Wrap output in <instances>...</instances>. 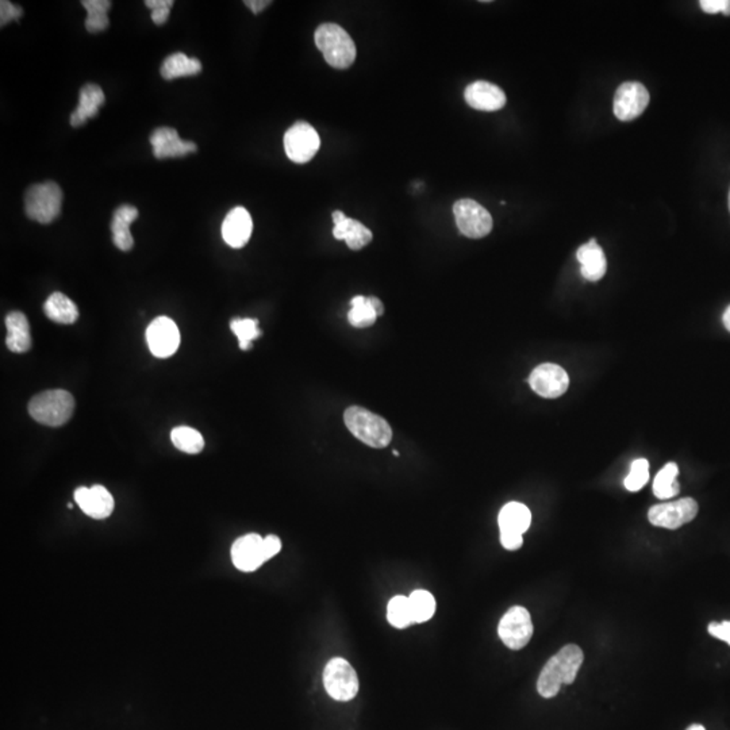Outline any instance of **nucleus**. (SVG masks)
I'll return each mask as SVG.
<instances>
[{"label": "nucleus", "mask_w": 730, "mask_h": 730, "mask_svg": "<svg viewBox=\"0 0 730 730\" xmlns=\"http://www.w3.org/2000/svg\"><path fill=\"white\" fill-rule=\"evenodd\" d=\"M468 106L479 111L493 112L504 109L507 99L504 90L488 81L479 80L468 86L464 91Z\"/></svg>", "instance_id": "18"}, {"label": "nucleus", "mask_w": 730, "mask_h": 730, "mask_svg": "<svg viewBox=\"0 0 730 730\" xmlns=\"http://www.w3.org/2000/svg\"><path fill=\"white\" fill-rule=\"evenodd\" d=\"M324 690L333 700L348 702L357 695L358 677L349 661L342 658L329 660L324 671Z\"/></svg>", "instance_id": "7"}, {"label": "nucleus", "mask_w": 730, "mask_h": 730, "mask_svg": "<svg viewBox=\"0 0 730 730\" xmlns=\"http://www.w3.org/2000/svg\"><path fill=\"white\" fill-rule=\"evenodd\" d=\"M701 9L708 14L722 12L726 17H730V0H702Z\"/></svg>", "instance_id": "37"}, {"label": "nucleus", "mask_w": 730, "mask_h": 730, "mask_svg": "<svg viewBox=\"0 0 730 730\" xmlns=\"http://www.w3.org/2000/svg\"><path fill=\"white\" fill-rule=\"evenodd\" d=\"M145 6L152 10V21L156 25H164L168 21L174 2L172 0H148Z\"/></svg>", "instance_id": "35"}, {"label": "nucleus", "mask_w": 730, "mask_h": 730, "mask_svg": "<svg viewBox=\"0 0 730 730\" xmlns=\"http://www.w3.org/2000/svg\"><path fill=\"white\" fill-rule=\"evenodd\" d=\"M350 305H352V308H350L349 313H348V319H349V324H352V326L357 329H364L370 328V326L375 324L378 314H376L375 308L371 305L370 298L357 295V297L352 298Z\"/></svg>", "instance_id": "30"}, {"label": "nucleus", "mask_w": 730, "mask_h": 730, "mask_svg": "<svg viewBox=\"0 0 730 730\" xmlns=\"http://www.w3.org/2000/svg\"><path fill=\"white\" fill-rule=\"evenodd\" d=\"M709 633L730 645V621L711 622L709 625Z\"/></svg>", "instance_id": "38"}, {"label": "nucleus", "mask_w": 730, "mask_h": 730, "mask_svg": "<svg viewBox=\"0 0 730 730\" xmlns=\"http://www.w3.org/2000/svg\"><path fill=\"white\" fill-rule=\"evenodd\" d=\"M585 655L574 644L565 645L544 666L537 680V692L543 698H554L564 685H572L582 667Z\"/></svg>", "instance_id": "1"}, {"label": "nucleus", "mask_w": 730, "mask_h": 730, "mask_svg": "<svg viewBox=\"0 0 730 730\" xmlns=\"http://www.w3.org/2000/svg\"><path fill=\"white\" fill-rule=\"evenodd\" d=\"M677 473H679L677 465L675 463H668L656 475L655 481H653V494L659 499H669L679 494L680 486L677 480Z\"/></svg>", "instance_id": "29"}, {"label": "nucleus", "mask_w": 730, "mask_h": 730, "mask_svg": "<svg viewBox=\"0 0 730 730\" xmlns=\"http://www.w3.org/2000/svg\"><path fill=\"white\" fill-rule=\"evenodd\" d=\"M62 191L54 182L31 185L25 193V213L38 224H52L62 214Z\"/></svg>", "instance_id": "5"}, {"label": "nucleus", "mask_w": 730, "mask_h": 730, "mask_svg": "<svg viewBox=\"0 0 730 730\" xmlns=\"http://www.w3.org/2000/svg\"><path fill=\"white\" fill-rule=\"evenodd\" d=\"M316 45L324 60L336 70H348L356 60V45L352 37L336 23H324L314 34Z\"/></svg>", "instance_id": "2"}, {"label": "nucleus", "mask_w": 730, "mask_h": 730, "mask_svg": "<svg viewBox=\"0 0 730 730\" xmlns=\"http://www.w3.org/2000/svg\"><path fill=\"white\" fill-rule=\"evenodd\" d=\"M230 329L237 336L241 350H250L253 341L261 336L258 319L234 318L230 322Z\"/></svg>", "instance_id": "33"}, {"label": "nucleus", "mask_w": 730, "mask_h": 730, "mask_svg": "<svg viewBox=\"0 0 730 730\" xmlns=\"http://www.w3.org/2000/svg\"><path fill=\"white\" fill-rule=\"evenodd\" d=\"M387 619L397 629H405L414 624L410 611L409 596L397 595L389 602Z\"/></svg>", "instance_id": "32"}, {"label": "nucleus", "mask_w": 730, "mask_h": 730, "mask_svg": "<svg viewBox=\"0 0 730 730\" xmlns=\"http://www.w3.org/2000/svg\"><path fill=\"white\" fill-rule=\"evenodd\" d=\"M75 501L88 517L95 520L110 517L114 510V498L103 486L78 487L75 491Z\"/></svg>", "instance_id": "17"}, {"label": "nucleus", "mask_w": 730, "mask_h": 730, "mask_svg": "<svg viewBox=\"0 0 730 730\" xmlns=\"http://www.w3.org/2000/svg\"><path fill=\"white\" fill-rule=\"evenodd\" d=\"M332 217H333L334 225L339 224V222L344 221V219L347 218V216H345L342 211L339 210L334 211L333 216Z\"/></svg>", "instance_id": "43"}, {"label": "nucleus", "mask_w": 730, "mask_h": 730, "mask_svg": "<svg viewBox=\"0 0 730 730\" xmlns=\"http://www.w3.org/2000/svg\"><path fill=\"white\" fill-rule=\"evenodd\" d=\"M344 421L350 433L371 448L383 449L391 442L392 429L390 423L381 415L360 406L348 407Z\"/></svg>", "instance_id": "3"}, {"label": "nucleus", "mask_w": 730, "mask_h": 730, "mask_svg": "<svg viewBox=\"0 0 730 730\" xmlns=\"http://www.w3.org/2000/svg\"><path fill=\"white\" fill-rule=\"evenodd\" d=\"M6 344L12 352L25 353L31 348L30 324L22 311H12L6 316Z\"/></svg>", "instance_id": "23"}, {"label": "nucleus", "mask_w": 730, "mask_h": 730, "mask_svg": "<svg viewBox=\"0 0 730 730\" xmlns=\"http://www.w3.org/2000/svg\"><path fill=\"white\" fill-rule=\"evenodd\" d=\"M104 101H106V96H104L103 90L98 85H94V83L86 85L78 94V107L70 114V125L73 127H85L88 119L98 115L99 110L104 104Z\"/></svg>", "instance_id": "20"}, {"label": "nucleus", "mask_w": 730, "mask_h": 730, "mask_svg": "<svg viewBox=\"0 0 730 730\" xmlns=\"http://www.w3.org/2000/svg\"><path fill=\"white\" fill-rule=\"evenodd\" d=\"M153 156L159 160L176 159L198 151L196 144L183 141L172 127H157L151 135Z\"/></svg>", "instance_id": "16"}, {"label": "nucleus", "mask_w": 730, "mask_h": 730, "mask_svg": "<svg viewBox=\"0 0 730 730\" xmlns=\"http://www.w3.org/2000/svg\"><path fill=\"white\" fill-rule=\"evenodd\" d=\"M722 322H724L725 328H726V331L730 333V306L725 310L724 316H722Z\"/></svg>", "instance_id": "42"}, {"label": "nucleus", "mask_w": 730, "mask_h": 730, "mask_svg": "<svg viewBox=\"0 0 730 730\" xmlns=\"http://www.w3.org/2000/svg\"><path fill=\"white\" fill-rule=\"evenodd\" d=\"M201 72V64L198 59L185 56V53L171 54L167 57L160 68L162 78L166 80H175V78H187V76L199 75Z\"/></svg>", "instance_id": "25"}, {"label": "nucleus", "mask_w": 730, "mask_h": 730, "mask_svg": "<svg viewBox=\"0 0 730 730\" xmlns=\"http://www.w3.org/2000/svg\"><path fill=\"white\" fill-rule=\"evenodd\" d=\"M333 235L337 240H344L352 250H360L367 247L373 237V232L367 226L348 217L344 221L334 225Z\"/></svg>", "instance_id": "24"}, {"label": "nucleus", "mask_w": 730, "mask_h": 730, "mask_svg": "<svg viewBox=\"0 0 730 730\" xmlns=\"http://www.w3.org/2000/svg\"><path fill=\"white\" fill-rule=\"evenodd\" d=\"M264 538L256 533L242 536L232 546V559L240 571L253 572L267 562Z\"/></svg>", "instance_id": "15"}, {"label": "nucleus", "mask_w": 730, "mask_h": 730, "mask_svg": "<svg viewBox=\"0 0 730 730\" xmlns=\"http://www.w3.org/2000/svg\"><path fill=\"white\" fill-rule=\"evenodd\" d=\"M577 258L582 266L580 272L588 282H598L606 274V256L595 238H591L587 243L578 250Z\"/></svg>", "instance_id": "21"}, {"label": "nucleus", "mask_w": 730, "mask_h": 730, "mask_svg": "<svg viewBox=\"0 0 730 730\" xmlns=\"http://www.w3.org/2000/svg\"><path fill=\"white\" fill-rule=\"evenodd\" d=\"M649 93L638 81H627L619 86L614 96V114L622 122L640 117L649 104Z\"/></svg>", "instance_id": "14"}, {"label": "nucleus", "mask_w": 730, "mask_h": 730, "mask_svg": "<svg viewBox=\"0 0 730 730\" xmlns=\"http://www.w3.org/2000/svg\"><path fill=\"white\" fill-rule=\"evenodd\" d=\"M455 219L460 233L468 238H483L493 230V217L473 199H460L454 205Z\"/></svg>", "instance_id": "8"}, {"label": "nucleus", "mask_w": 730, "mask_h": 730, "mask_svg": "<svg viewBox=\"0 0 730 730\" xmlns=\"http://www.w3.org/2000/svg\"><path fill=\"white\" fill-rule=\"evenodd\" d=\"M146 342L154 357H171L180 347L179 328L168 316H159L146 329Z\"/></svg>", "instance_id": "12"}, {"label": "nucleus", "mask_w": 730, "mask_h": 730, "mask_svg": "<svg viewBox=\"0 0 730 730\" xmlns=\"http://www.w3.org/2000/svg\"><path fill=\"white\" fill-rule=\"evenodd\" d=\"M171 439L175 448L185 452V454H201L205 448L203 436L195 429L190 428V426H177V428H175L171 433Z\"/></svg>", "instance_id": "28"}, {"label": "nucleus", "mask_w": 730, "mask_h": 730, "mask_svg": "<svg viewBox=\"0 0 730 730\" xmlns=\"http://www.w3.org/2000/svg\"><path fill=\"white\" fill-rule=\"evenodd\" d=\"M137 218L138 210L135 206L122 205L115 210L111 222L112 241L122 252H129L135 245L130 225Z\"/></svg>", "instance_id": "22"}, {"label": "nucleus", "mask_w": 730, "mask_h": 730, "mask_svg": "<svg viewBox=\"0 0 730 730\" xmlns=\"http://www.w3.org/2000/svg\"><path fill=\"white\" fill-rule=\"evenodd\" d=\"M252 230V217L247 209L235 208L229 211L222 224V237L229 247L240 250L247 245Z\"/></svg>", "instance_id": "19"}, {"label": "nucleus", "mask_w": 730, "mask_h": 730, "mask_svg": "<svg viewBox=\"0 0 730 730\" xmlns=\"http://www.w3.org/2000/svg\"><path fill=\"white\" fill-rule=\"evenodd\" d=\"M394 456H399V452L394 451Z\"/></svg>", "instance_id": "45"}, {"label": "nucleus", "mask_w": 730, "mask_h": 730, "mask_svg": "<svg viewBox=\"0 0 730 730\" xmlns=\"http://www.w3.org/2000/svg\"><path fill=\"white\" fill-rule=\"evenodd\" d=\"M371 305L373 308H375L376 314L379 316H383L384 313V306L383 303L381 302V299H378L376 297H370Z\"/></svg>", "instance_id": "41"}, {"label": "nucleus", "mask_w": 730, "mask_h": 730, "mask_svg": "<svg viewBox=\"0 0 730 730\" xmlns=\"http://www.w3.org/2000/svg\"><path fill=\"white\" fill-rule=\"evenodd\" d=\"M529 386L533 391L546 399L562 397L570 387V376L564 368L557 364H541L532 371L529 376Z\"/></svg>", "instance_id": "13"}, {"label": "nucleus", "mask_w": 730, "mask_h": 730, "mask_svg": "<svg viewBox=\"0 0 730 730\" xmlns=\"http://www.w3.org/2000/svg\"><path fill=\"white\" fill-rule=\"evenodd\" d=\"M649 479V463L646 459H637L630 465L629 475L625 479L624 484L627 490L636 493L640 491Z\"/></svg>", "instance_id": "34"}, {"label": "nucleus", "mask_w": 730, "mask_h": 730, "mask_svg": "<svg viewBox=\"0 0 730 730\" xmlns=\"http://www.w3.org/2000/svg\"><path fill=\"white\" fill-rule=\"evenodd\" d=\"M263 546L266 560H269L279 554L280 549H282V541H280V538L277 537V536L269 535L264 538Z\"/></svg>", "instance_id": "39"}, {"label": "nucleus", "mask_w": 730, "mask_h": 730, "mask_svg": "<svg viewBox=\"0 0 730 730\" xmlns=\"http://www.w3.org/2000/svg\"><path fill=\"white\" fill-rule=\"evenodd\" d=\"M698 509L697 501L693 498L656 504L649 510V522L664 529H679L680 526L692 522L697 517Z\"/></svg>", "instance_id": "11"}, {"label": "nucleus", "mask_w": 730, "mask_h": 730, "mask_svg": "<svg viewBox=\"0 0 730 730\" xmlns=\"http://www.w3.org/2000/svg\"><path fill=\"white\" fill-rule=\"evenodd\" d=\"M23 15V10L20 6H14L12 2L2 0L0 4V26L4 28L12 21H18Z\"/></svg>", "instance_id": "36"}, {"label": "nucleus", "mask_w": 730, "mask_h": 730, "mask_svg": "<svg viewBox=\"0 0 730 730\" xmlns=\"http://www.w3.org/2000/svg\"><path fill=\"white\" fill-rule=\"evenodd\" d=\"M44 313L56 324H72L78 318V306L62 292H54L46 299Z\"/></svg>", "instance_id": "26"}, {"label": "nucleus", "mask_w": 730, "mask_h": 730, "mask_svg": "<svg viewBox=\"0 0 730 730\" xmlns=\"http://www.w3.org/2000/svg\"><path fill=\"white\" fill-rule=\"evenodd\" d=\"M498 523L502 546L507 551H517L522 546L523 533L528 532L532 523V513L520 502H510L499 512Z\"/></svg>", "instance_id": "6"}, {"label": "nucleus", "mask_w": 730, "mask_h": 730, "mask_svg": "<svg viewBox=\"0 0 730 730\" xmlns=\"http://www.w3.org/2000/svg\"><path fill=\"white\" fill-rule=\"evenodd\" d=\"M81 4L87 10L86 29L88 33H101L109 28L110 21L107 12L111 9V2L109 0H83Z\"/></svg>", "instance_id": "27"}, {"label": "nucleus", "mask_w": 730, "mask_h": 730, "mask_svg": "<svg viewBox=\"0 0 730 730\" xmlns=\"http://www.w3.org/2000/svg\"><path fill=\"white\" fill-rule=\"evenodd\" d=\"M321 146L316 130L308 122H297L284 135V151L287 157L297 164L310 161Z\"/></svg>", "instance_id": "10"}, {"label": "nucleus", "mask_w": 730, "mask_h": 730, "mask_svg": "<svg viewBox=\"0 0 730 730\" xmlns=\"http://www.w3.org/2000/svg\"><path fill=\"white\" fill-rule=\"evenodd\" d=\"M413 621L417 624L429 621L436 613V599L426 590H415L409 596Z\"/></svg>", "instance_id": "31"}, {"label": "nucleus", "mask_w": 730, "mask_h": 730, "mask_svg": "<svg viewBox=\"0 0 730 730\" xmlns=\"http://www.w3.org/2000/svg\"><path fill=\"white\" fill-rule=\"evenodd\" d=\"M533 630L535 629L529 611L522 606H513L502 617L498 635L507 648L520 651L532 640Z\"/></svg>", "instance_id": "9"}, {"label": "nucleus", "mask_w": 730, "mask_h": 730, "mask_svg": "<svg viewBox=\"0 0 730 730\" xmlns=\"http://www.w3.org/2000/svg\"><path fill=\"white\" fill-rule=\"evenodd\" d=\"M687 730H706L702 725H692Z\"/></svg>", "instance_id": "44"}, {"label": "nucleus", "mask_w": 730, "mask_h": 730, "mask_svg": "<svg viewBox=\"0 0 730 730\" xmlns=\"http://www.w3.org/2000/svg\"><path fill=\"white\" fill-rule=\"evenodd\" d=\"M272 2L269 0H247L243 4L253 12V14H260L261 12L267 9Z\"/></svg>", "instance_id": "40"}, {"label": "nucleus", "mask_w": 730, "mask_h": 730, "mask_svg": "<svg viewBox=\"0 0 730 730\" xmlns=\"http://www.w3.org/2000/svg\"><path fill=\"white\" fill-rule=\"evenodd\" d=\"M75 410V399L64 390H49L36 395L29 403L31 418L41 425L57 428L67 423Z\"/></svg>", "instance_id": "4"}, {"label": "nucleus", "mask_w": 730, "mask_h": 730, "mask_svg": "<svg viewBox=\"0 0 730 730\" xmlns=\"http://www.w3.org/2000/svg\"><path fill=\"white\" fill-rule=\"evenodd\" d=\"M729 210H730V193H729Z\"/></svg>", "instance_id": "46"}]
</instances>
